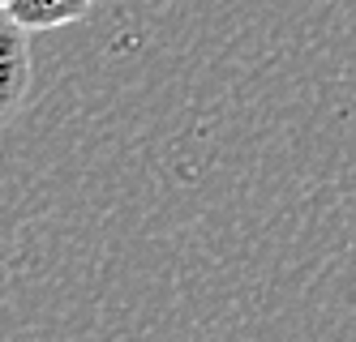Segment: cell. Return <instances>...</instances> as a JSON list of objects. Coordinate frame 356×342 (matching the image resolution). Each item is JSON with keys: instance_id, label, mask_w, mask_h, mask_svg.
Listing matches in <instances>:
<instances>
[{"instance_id": "6da1fadb", "label": "cell", "mask_w": 356, "mask_h": 342, "mask_svg": "<svg viewBox=\"0 0 356 342\" xmlns=\"http://www.w3.org/2000/svg\"><path fill=\"white\" fill-rule=\"evenodd\" d=\"M31 35L13 13L0 17V65H5V86H0V103H5V116L17 112L22 94L31 86Z\"/></svg>"}, {"instance_id": "7a4b0ae2", "label": "cell", "mask_w": 356, "mask_h": 342, "mask_svg": "<svg viewBox=\"0 0 356 342\" xmlns=\"http://www.w3.org/2000/svg\"><path fill=\"white\" fill-rule=\"evenodd\" d=\"M90 5L95 0H5V13H13L26 31L43 35V31H56V26L82 22Z\"/></svg>"}]
</instances>
